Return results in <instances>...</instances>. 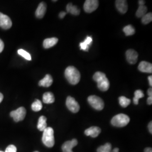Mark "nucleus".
<instances>
[{"label": "nucleus", "mask_w": 152, "mask_h": 152, "mask_svg": "<svg viewBox=\"0 0 152 152\" xmlns=\"http://www.w3.org/2000/svg\"><path fill=\"white\" fill-rule=\"evenodd\" d=\"M38 152V151H36V152Z\"/></svg>", "instance_id": "37998d69"}, {"label": "nucleus", "mask_w": 152, "mask_h": 152, "mask_svg": "<svg viewBox=\"0 0 152 152\" xmlns=\"http://www.w3.org/2000/svg\"><path fill=\"white\" fill-rule=\"evenodd\" d=\"M88 102L92 108L97 110H102L104 107V103L102 99L96 95L90 96L87 99Z\"/></svg>", "instance_id": "39448f33"}, {"label": "nucleus", "mask_w": 152, "mask_h": 152, "mask_svg": "<svg viewBox=\"0 0 152 152\" xmlns=\"http://www.w3.org/2000/svg\"><path fill=\"white\" fill-rule=\"evenodd\" d=\"M47 118L44 115L41 116L38 119V124H37V129L41 131H44L48 127H47Z\"/></svg>", "instance_id": "6ab92c4d"}, {"label": "nucleus", "mask_w": 152, "mask_h": 152, "mask_svg": "<svg viewBox=\"0 0 152 152\" xmlns=\"http://www.w3.org/2000/svg\"><path fill=\"white\" fill-rule=\"evenodd\" d=\"M58 42V38L56 37L45 39L43 42V46L45 49H49L53 47Z\"/></svg>", "instance_id": "f3484780"}, {"label": "nucleus", "mask_w": 152, "mask_h": 152, "mask_svg": "<svg viewBox=\"0 0 152 152\" xmlns=\"http://www.w3.org/2000/svg\"><path fill=\"white\" fill-rule=\"evenodd\" d=\"M67 12L71 13L73 15H78L80 14V10L77 6L73 5L72 3H69L66 7Z\"/></svg>", "instance_id": "a211bd4d"}, {"label": "nucleus", "mask_w": 152, "mask_h": 152, "mask_svg": "<svg viewBox=\"0 0 152 152\" xmlns=\"http://www.w3.org/2000/svg\"><path fill=\"white\" fill-rule=\"evenodd\" d=\"M16 148L14 145H10L6 148L5 152H16Z\"/></svg>", "instance_id": "c85d7f7f"}, {"label": "nucleus", "mask_w": 152, "mask_h": 152, "mask_svg": "<svg viewBox=\"0 0 152 152\" xmlns=\"http://www.w3.org/2000/svg\"><path fill=\"white\" fill-rule=\"evenodd\" d=\"M112 145L110 143H106L105 145L99 147L97 149V152H111Z\"/></svg>", "instance_id": "a878e982"}, {"label": "nucleus", "mask_w": 152, "mask_h": 152, "mask_svg": "<svg viewBox=\"0 0 152 152\" xmlns=\"http://www.w3.org/2000/svg\"><path fill=\"white\" fill-rule=\"evenodd\" d=\"M147 104L148 105H152V97L149 96L147 99Z\"/></svg>", "instance_id": "72a5a7b5"}, {"label": "nucleus", "mask_w": 152, "mask_h": 152, "mask_svg": "<svg viewBox=\"0 0 152 152\" xmlns=\"http://www.w3.org/2000/svg\"><path fill=\"white\" fill-rule=\"evenodd\" d=\"M144 96V94L141 91V90H137L135 92V96L133 99L134 103L135 105H137L139 104V100L141 98H142Z\"/></svg>", "instance_id": "4be33fe9"}, {"label": "nucleus", "mask_w": 152, "mask_h": 152, "mask_svg": "<svg viewBox=\"0 0 152 152\" xmlns=\"http://www.w3.org/2000/svg\"><path fill=\"white\" fill-rule=\"evenodd\" d=\"M80 47H81V50H83L86 51H87L88 50L89 46L86 45V44H84L83 42L80 43Z\"/></svg>", "instance_id": "7c9ffc66"}, {"label": "nucleus", "mask_w": 152, "mask_h": 152, "mask_svg": "<svg viewBox=\"0 0 152 152\" xmlns=\"http://www.w3.org/2000/svg\"><path fill=\"white\" fill-rule=\"evenodd\" d=\"M18 54L20 55V56H23L24 58H25L26 60H31L32 58L31 55L29 54L26 51L23 50V49H19L18 50Z\"/></svg>", "instance_id": "cd10ccee"}, {"label": "nucleus", "mask_w": 152, "mask_h": 152, "mask_svg": "<svg viewBox=\"0 0 152 152\" xmlns=\"http://www.w3.org/2000/svg\"><path fill=\"white\" fill-rule=\"evenodd\" d=\"M148 80H149V85L151 86H152V76H150L148 77Z\"/></svg>", "instance_id": "c9c22d12"}, {"label": "nucleus", "mask_w": 152, "mask_h": 152, "mask_svg": "<svg viewBox=\"0 0 152 152\" xmlns=\"http://www.w3.org/2000/svg\"><path fill=\"white\" fill-rule=\"evenodd\" d=\"M12 26L11 19L6 15L0 12V27L4 29H10Z\"/></svg>", "instance_id": "1a4fd4ad"}, {"label": "nucleus", "mask_w": 152, "mask_h": 152, "mask_svg": "<svg viewBox=\"0 0 152 152\" xmlns=\"http://www.w3.org/2000/svg\"><path fill=\"white\" fill-rule=\"evenodd\" d=\"M66 105L68 109L73 113H77L80 110V107L79 104L75 99V98L71 96H68L66 100Z\"/></svg>", "instance_id": "0eeeda50"}, {"label": "nucleus", "mask_w": 152, "mask_h": 152, "mask_svg": "<svg viewBox=\"0 0 152 152\" xmlns=\"http://www.w3.org/2000/svg\"><path fill=\"white\" fill-rule=\"evenodd\" d=\"M123 31L127 36L134 35L135 33V29L131 25H128L125 27L123 29Z\"/></svg>", "instance_id": "5701e85b"}, {"label": "nucleus", "mask_w": 152, "mask_h": 152, "mask_svg": "<svg viewBox=\"0 0 152 152\" xmlns=\"http://www.w3.org/2000/svg\"><path fill=\"white\" fill-rule=\"evenodd\" d=\"M65 77L72 85H77L81 79V74L75 66H69L65 71Z\"/></svg>", "instance_id": "f03ea898"}, {"label": "nucleus", "mask_w": 152, "mask_h": 152, "mask_svg": "<svg viewBox=\"0 0 152 152\" xmlns=\"http://www.w3.org/2000/svg\"><path fill=\"white\" fill-rule=\"evenodd\" d=\"M4 48V44L3 42V41L0 39V53H2V51H3Z\"/></svg>", "instance_id": "2f4dec72"}, {"label": "nucleus", "mask_w": 152, "mask_h": 152, "mask_svg": "<svg viewBox=\"0 0 152 152\" xmlns=\"http://www.w3.org/2000/svg\"><path fill=\"white\" fill-rule=\"evenodd\" d=\"M46 9H47L46 4L44 2H41L39 4V5L37 7V9L36 11V17L39 18V19L42 18L45 15Z\"/></svg>", "instance_id": "2eb2a0df"}, {"label": "nucleus", "mask_w": 152, "mask_h": 152, "mask_svg": "<svg viewBox=\"0 0 152 152\" xmlns=\"http://www.w3.org/2000/svg\"><path fill=\"white\" fill-rule=\"evenodd\" d=\"M101 132V129L99 127L92 126L85 131V134L86 136H90L92 137H96Z\"/></svg>", "instance_id": "4468645a"}, {"label": "nucleus", "mask_w": 152, "mask_h": 152, "mask_svg": "<svg viewBox=\"0 0 152 152\" xmlns=\"http://www.w3.org/2000/svg\"><path fill=\"white\" fill-rule=\"evenodd\" d=\"M54 102V95L52 92H47L44 94L43 95V102L44 103H53Z\"/></svg>", "instance_id": "aec40b11"}, {"label": "nucleus", "mask_w": 152, "mask_h": 152, "mask_svg": "<svg viewBox=\"0 0 152 152\" xmlns=\"http://www.w3.org/2000/svg\"><path fill=\"white\" fill-rule=\"evenodd\" d=\"M10 115L16 122L22 121L24 119L26 115V109L24 107H21L16 110L11 112Z\"/></svg>", "instance_id": "423d86ee"}, {"label": "nucleus", "mask_w": 152, "mask_h": 152, "mask_svg": "<svg viewBox=\"0 0 152 152\" xmlns=\"http://www.w3.org/2000/svg\"><path fill=\"white\" fill-rule=\"evenodd\" d=\"M53 82V79L50 75H46L43 79L38 82V85L39 86L45 87H49L51 86Z\"/></svg>", "instance_id": "dca6fc26"}, {"label": "nucleus", "mask_w": 152, "mask_h": 152, "mask_svg": "<svg viewBox=\"0 0 152 152\" xmlns=\"http://www.w3.org/2000/svg\"><path fill=\"white\" fill-rule=\"evenodd\" d=\"M147 12V7L146 6H139L137 10L136 11V16L137 18H142L144 16Z\"/></svg>", "instance_id": "412c9836"}, {"label": "nucleus", "mask_w": 152, "mask_h": 152, "mask_svg": "<svg viewBox=\"0 0 152 152\" xmlns=\"http://www.w3.org/2000/svg\"><path fill=\"white\" fill-rule=\"evenodd\" d=\"M148 129H149V132H150V133L151 134H152V122H150V123L149 124V125H148Z\"/></svg>", "instance_id": "f704fd0d"}, {"label": "nucleus", "mask_w": 152, "mask_h": 152, "mask_svg": "<svg viewBox=\"0 0 152 152\" xmlns=\"http://www.w3.org/2000/svg\"><path fill=\"white\" fill-rule=\"evenodd\" d=\"M126 55L127 60L130 64H136L137 61L138 54L135 50L133 49L128 50L126 53Z\"/></svg>", "instance_id": "9d476101"}, {"label": "nucleus", "mask_w": 152, "mask_h": 152, "mask_svg": "<svg viewBox=\"0 0 152 152\" xmlns=\"http://www.w3.org/2000/svg\"><path fill=\"white\" fill-rule=\"evenodd\" d=\"M119 103L120 105L124 108H126L129 106L131 103V100L126 98L125 96H120L119 98Z\"/></svg>", "instance_id": "393cba45"}, {"label": "nucleus", "mask_w": 152, "mask_h": 152, "mask_svg": "<svg viewBox=\"0 0 152 152\" xmlns=\"http://www.w3.org/2000/svg\"><path fill=\"white\" fill-rule=\"evenodd\" d=\"M145 3V1H143V0H140L139 1V6L144 5Z\"/></svg>", "instance_id": "4c0bfd02"}, {"label": "nucleus", "mask_w": 152, "mask_h": 152, "mask_svg": "<svg viewBox=\"0 0 152 152\" xmlns=\"http://www.w3.org/2000/svg\"><path fill=\"white\" fill-rule=\"evenodd\" d=\"M119 152V149L117 148H114V149L113 150V152Z\"/></svg>", "instance_id": "a19ab883"}, {"label": "nucleus", "mask_w": 152, "mask_h": 152, "mask_svg": "<svg viewBox=\"0 0 152 152\" xmlns=\"http://www.w3.org/2000/svg\"><path fill=\"white\" fill-rule=\"evenodd\" d=\"M66 14V12H65V11H61V12H60V13H59V16L60 19H63V18H64L65 17Z\"/></svg>", "instance_id": "473e14b6"}, {"label": "nucleus", "mask_w": 152, "mask_h": 152, "mask_svg": "<svg viewBox=\"0 0 152 152\" xmlns=\"http://www.w3.org/2000/svg\"><path fill=\"white\" fill-rule=\"evenodd\" d=\"M3 99H4V95H3V94L2 93L0 92V103L3 100Z\"/></svg>", "instance_id": "ea45409f"}, {"label": "nucleus", "mask_w": 152, "mask_h": 152, "mask_svg": "<svg viewBox=\"0 0 152 152\" xmlns=\"http://www.w3.org/2000/svg\"><path fill=\"white\" fill-rule=\"evenodd\" d=\"M148 95L149 96H152V88H150L148 89Z\"/></svg>", "instance_id": "e433bc0d"}, {"label": "nucleus", "mask_w": 152, "mask_h": 152, "mask_svg": "<svg viewBox=\"0 0 152 152\" xmlns=\"http://www.w3.org/2000/svg\"><path fill=\"white\" fill-rule=\"evenodd\" d=\"M0 152H3V151H0Z\"/></svg>", "instance_id": "79ce46f5"}, {"label": "nucleus", "mask_w": 152, "mask_h": 152, "mask_svg": "<svg viewBox=\"0 0 152 152\" xmlns=\"http://www.w3.org/2000/svg\"><path fill=\"white\" fill-rule=\"evenodd\" d=\"M93 79L97 82V86L99 90L102 91H106L108 90L110 83L105 73L101 72H97L94 75Z\"/></svg>", "instance_id": "f257e3e1"}, {"label": "nucleus", "mask_w": 152, "mask_h": 152, "mask_svg": "<svg viewBox=\"0 0 152 152\" xmlns=\"http://www.w3.org/2000/svg\"><path fill=\"white\" fill-rule=\"evenodd\" d=\"M130 120V119L129 117L126 114H117L112 118L111 120V124L115 127H123L128 125Z\"/></svg>", "instance_id": "20e7f679"}, {"label": "nucleus", "mask_w": 152, "mask_h": 152, "mask_svg": "<svg viewBox=\"0 0 152 152\" xmlns=\"http://www.w3.org/2000/svg\"><path fill=\"white\" fill-rule=\"evenodd\" d=\"M145 152H152V149L151 148H147L144 150Z\"/></svg>", "instance_id": "58836bf2"}, {"label": "nucleus", "mask_w": 152, "mask_h": 152, "mask_svg": "<svg viewBox=\"0 0 152 152\" xmlns=\"http://www.w3.org/2000/svg\"><path fill=\"white\" fill-rule=\"evenodd\" d=\"M152 21V14L151 12L147 13L141 18V22L144 24H148Z\"/></svg>", "instance_id": "bb28decb"}, {"label": "nucleus", "mask_w": 152, "mask_h": 152, "mask_svg": "<svg viewBox=\"0 0 152 152\" xmlns=\"http://www.w3.org/2000/svg\"><path fill=\"white\" fill-rule=\"evenodd\" d=\"M42 140L44 145L49 148H52L54 145V132L53 128L47 127L43 131Z\"/></svg>", "instance_id": "7ed1b4c3"}, {"label": "nucleus", "mask_w": 152, "mask_h": 152, "mask_svg": "<svg viewBox=\"0 0 152 152\" xmlns=\"http://www.w3.org/2000/svg\"><path fill=\"white\" fill-rule=\"evenodd\" d=\"M32 109L34 112H38L42 108V104L39 100H36L32 104Z\"/></svg>", "instance_id": "b1692460"}, {"label": "nucleus", "mask_w": 152, "mask_h": 152, "mask_svg": "<svg viewBox=\"0 0 152 152\" xmlns=\"http://www.w3.org/2000/svg\"><path fill=\"white\" fill-rule=\"evenodd\" d=\"M78 144V141L76 139H73L71 141L65 142L62 145V151L63 152H73L72 149Z\"/></svg>", "instance_id": "9b49d317"}, {"label": "nucleus", "mask_w": 152, "mask_h": 152, "mask_svg": "<svg viewBox=\"0 0 152 152\" xmlns=\"http://www.w3.org/2000/svg\"><path fill=\"white\" fill-rule=\"evenodd\" d=\"M138 69L141 72L152 73V64L145 61H142L138 66Z\"/></svg>", "instance_id": "f8f14e48"}, {"label": "nucleus", "mask_w": 152, "mask_h": 152, "mask_svg": "<svg viewBox=\"0 0 152 152\" xmlns=\"http://www.w3.org/2000/svg\"><path fill=\"white\" fill-rule=\"evenodd\" d=\"M92 37L87 36L86 39L84 41V42H83L84 44H86L87 46H90L91 44H92Z\"/></svg>", "instance_id": "c756f323"}, {"label": "nucleus", "mask_w": 152, "mask_h": 152, "mask_svg": "<svg viewBox=\"0 0 152 152\" xmlns=\"http://www.w3.org/2000/svg\"><path fill=\"white\" fill-rule=\"evenodd\" d=\"M99 6V1L98 0H86L85 2L83 9L87 13H91L95 11Z\"/></svg>", "instance_id": "6e6552de"}, {"label": "nucleus", "mask_w": 152, "mask_h": 152, "mask_svg": "<svg viewBox=\"0 0 152 152\" xmlns=\"http://www.w3.org/2000/svg\"><path fill=\"white\" fill-rule=\"evenodd\" d=\"M115 6L117 10L122 14H125L128 10L127 2L125 0L115 1Z\"/></svg>", "instance_id": "ddd939ff"}]
</instances>
